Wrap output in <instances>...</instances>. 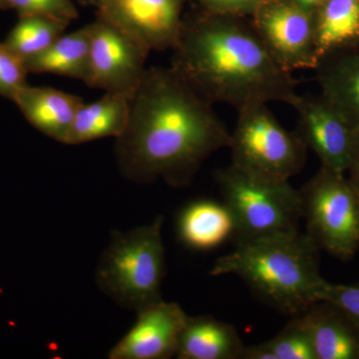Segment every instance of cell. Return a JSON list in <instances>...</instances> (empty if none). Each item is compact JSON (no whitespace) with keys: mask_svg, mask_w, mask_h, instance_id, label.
I'll return each mask as SVG.
<instances>
[{"mask_svg":"<svg viewBox=\"0 0 359 359\" xmlns=\"http://www.w3.org/2000/svg\"><path fill=\"white\" fill-rule=\"evenodd\" d=\"M230 135L211 102L171 67L155 66L132 96L128 124L116 138V160L133 183L161 178L183 188L210 156L228 148Z\"/></svg>","mask_w":359,"mask_h":359,"instance_id":"cell-1","label":"cell"},{"mask_svg":"<svg viewBox=\"0 0 359 359\" xmlns=\"http://www.w3.org/2000/svg\"><path fill=\"white\" fill-rule=\"evenodd\" d=\"M172 68L212 104L238 110L256 103L297 100V81L283 70L242 16L201 11L184 18Z\"/></svg>","mask_w":359,"mask_h":359,"instance_id":"cell-2","label":"cell"},{"mask_svg":"<svg viewBox=\"0 0 359 359\" xmlns=\"http://www.w3.org/2000/svg\"><path fill=\"white\" fill-rule=\"evenodd\" d=\"M320 250L299 231L245 241L217 259L211 275L238 276L259 301L294 318L318 302Z\"/></svg>","mask_w":359,"mask_h":359,"instance_id":"cell-3","label":"cell"},{"mask_svg":"<svg viewBox=\"0 0 359 359\" xmlns=\"http://www.w3.org/2000/svg\"><path fill=\"white\" fill-rule=\"evenodd\" d=\"M163 216L152 224L123 233L114 231L97 266L96 283L123 309L137 313L162 299L166 275Z\"/></svg>","mask_w":359,"mask_h":359,"instance_id":"cell-4","label":"cell"},{"mask_svg":"<svg viewBox=\"0 0 359 359\" xmlns=\"http://www.w3.org/2000/svg\"><path fill=\"white\" fill-rule=\"evenodd\" d=\"M215 180L233 215L237 243L299 231L301 193L289 181L257 178L231 165Z\"/></svg>","mask_w":359,"mask_h":359,"instance_id":"cell-5","label":"cell"},{"mask_svg":"<svg viewBox=\"0 0 359 359\" xmlns=\"http://www.w3.org/2000/svg\"><path fill=\"white\" fill-rule=\"evenodd\" d=\"M238 111L228 148L231 166L269 181H289L306 164L308 148L295 132L283 128L268 104L256 103Z\"/></svg>","mask_w":359,"mask_h":359,"instance_id":"cell-6","label":"cell"},{"mask_svg":"<svg viewBox=\"0 0 359 359\" xmlns=\"http://www.w3.org/2000/svg\"><path fill=\"white\" fill-rule=\"evenodd\" d=\"M306 233L320 250L348 261L359 249V192L344 174L321 166L301 190Z\"/></svg>","mask_w":359,"mask_h":359,"instance_id":"cell-7","label":"cell"},{"mask_svg":"<svg viewBox=\"0 0 359 359\" xmlns=\"http://www.w3.org/2000/svg\"><path fill=\"white\" fill-rule=\"evenodd\" d=\"M316 11L297 0H269L252 16L259 39L283 70L316 69Z\"/></svg>","mask_w":359,"mask_h":359,"instance_id":"cell-8","label":"cell"},{"mask_svg":"<svg viewBox=\"0 0 359 359\" xmlns=\"http://www.w3.org/2000/svg\"><path fill=\"white\" fill-rule=\"evenodd\" d=\"M91 88L132 97L145 74L150 50L109 21L97 16L89 23Z\"/></svg>","mask_w":359,"mask_h":359,"instance_id":"cell-9","label":"cell"},{"mask_svg":"<svg viewBox=\"0 0 359 359\" xmlns=\"http://www.w3.org/2000/svg\"><path fill=\"white\" fill-rule=\"evenodd\" d=\"M297 113L295 133L323 167L346 174L353 161L358 131L323 95H299L292 104Z\"/></svg>","mask_w":359,"mask_h":359,"instance_id":"cell-10","label":"cell"},{"mask_svg":"<svg viewBox=\"0 0 359 359\" xmlns=\"http://www.w3.org/2000/svg\"><path fill=\"white\" fill-rule=\"evenodd\" d=\"M185 0H97V16L150 51L172 50L183 26Z\"/></svg>","mask_w":359,"mask_h":359,"instance_id":"cell-11","label":"cell"},{"mask_svg":"<svg viewBox=\"0 0 359 359\" xmlns=\"http://www.w3.org/2000/svg\"><path fill=\"white\" fill-rule=\"evenodd\" d=\"M136 323L109 353L110 359H168L176 355L188 314L176 302L161 301L137 313Z\"/></svg>","mask_w":359,"mask_h":359,"instance_id":"cell-12","label":"cell"},{"mask_svg":"<svg viewBox=\"0 0 359 359\" xmlns=\"http://www.w3.org/2000/svg\"><path fill=\"white\" fill-rule=\"evenodd\" d=\"M309 334L316 359H359V332L334 304L318 302L297 316Z\"/></svg>","mask_w":359,"mask_h":359,"instance_id":"cell-13","label":"cell"},{"mask_svg":"<svg viewBox=\"0 0 359 359\" xmlns=\"http://www.w3.org/2000/svg\"><path fill=\"white\" fill-rule=\"evenodd\" d=\"M13 103L35 129L53 140L65 144L81 97L49 86L25 87Z\"/></svg>","mask_w":359,"mask_h":359,"instance_id":"cell-14","label":"cell"},{"mask_svg":"<svg viewBox=\"0 0 359 359\" xmlns=\"http://www.w3.org/2000/svg\"><path fill=\"white\" fill-rule=\"evenodd\" d=\"M245 347L233 325L212 316H188L175 356L179 359H242Z\"/></svg>","mask_w":359,"mask_h":359,"instance_id":"cell-15","label":"cell"},{"mask_svg":"<svg viewBox=\"0 0 359 359\" xmlns=\"http://www.w3.org/2000/svg\"><path fill=\"white\" fill-rule=\"evenodd\" d=\"M325 97L359 132V49L330 52L316 67Z\"/></svg>","mask_w":359,"mask_h":359,"instance_id":"cell-16","label":"cell"},{"mask_svg":"<svg viewBox=\"0 0 359 359\" xmlns=\"http://www.w3.org/2000/svg\"><path fill=\"white\" fill-rule=\"evenodd\" d=\"M177 230L180 240L190 249L207 250L235 236L233 215L224 202L198 200L180 212Z\"/></svg>","mask_w":359,"mask_h":359,"instance_id":"cell-17","label":"cell"},{"mask_svg":"<svg viewBox=\"0 0 359 359\" xmlns=\"http://www.w3.org/2000/svg\"><path fill=\"white\" fill-rule=\"evenodd\" d=\"M131 98L105 92L95 102L82 104L73 120L66 145H79L107 137L118 138L128 124Z\"/></svg>","mask_w":359,"mask_h":359,"instance_id":"cell-18","label":"cell"},{"mask_svg":"<svg viewBox=\"0 0 359 359\" xmlns=\"http://www.w3.org/2000/svg\"><path fill=\"white\" fill-rule=\"evenodd\" d=\"M90 27L62 34L37 55L25 61L28 74H54L86 81L89 71Z\"/></svg>","mask_w":359,"mask_h":359,"instance_id":"cell-19","label":"cell"},{"mask_svg":"<svg viewBox=\"0 0 359 359\" xmlns=\"http://www.w3.org/2000/svg\"><path fill=\"white\" fill-rule=\"evenodd\" d=\"M316 30L320 59L353 46L359 40V0H327L316 9Z\"/></svg>","mask_w":359,"mask_h":359,"instance_id":"cell-20","label":"cell"},{"mask_svg":"<svg viewBox=\"0 0 359 359\" xmlns=\"http://www.w3.org/2000/svg\"><path fill=\"white\" fill-rule=\"evenodd\" d=\"M69 23L46 16H21L4 43L23 61L37 55L65 34Z\"/></svg>","mask_w":359,"mask_h":359,"instance_id":"cell-21","label":"cell"},{"mask_svg":"<svg viewBox=\"0 0 359 359\" xmlns=\"http://www.w3.org/2000/svg\"><path fill=\"white\" fill-rule=\"evenodd\" d=\"M266 344L276 359H316L309 334L297 316Z\"/></svg>","mask_w":359,"mask_h":359,"instance_id":"cell-22","label":"cell"},{"mask_svg":"<svg viewBox=\"0 0 359 359\" xmlns=\"http://www.w3.org/2000/svg\"><path fill=\"white\" fill-rule=\"evenodd\" d=\"M25 61L0 42V96L13 101L18 92L27 86Z\"/></svg>","mask_w":359,"mask_h":359,"instance_id":"cell-23","label":"cell"},{"mask_svg":"<svg viewBox=\"0 0 359 359\" xmlns=\"http://www.w3.org/2000/svg\"><path fill=\"white\" fill-rule=\"evenodd\" d=\"M9 2L18 18L46 16L70 23L79 15L72 0H9Z\"/></svg>","mask_w":359,"mask_h":359,"instance_id":"cell-24","label":"cell"},{"mask_svg":"<svg viewBox=\"0 0 359 359\" xmlns=\"http://www.w3.org/2000/svg\"><path fill=\"white\" fill-rule=\"evenodd\" d=\"M318 299L339 308L359 332V283L337 285L325 280L318 290Z\"/></svg>","mask_w":359,"mask_h":359,"instance_id":"cell-25","label":"cell"},{"mask_svg":"<svg viewBox=\"0 0 359 359\" xmlns=\"http://www.w3.org/2000/svg\"><path fill=\"white\" fill-rule=\"evenodd\" d=\"M203 11L219 15L252 16L269 0H196Z\"/></svg>","mask_w":359,"mask_h":359,"instance_id":"cell-26","label":"cell"},{"mask_svg":"<svg viewBox=\"0 0 359 359\" xmlns=\"http://www.w3.org/2000/svg\"><path fill=\"white\" fill-rule=\"evenodd\" d=\"M242 359H276L266 342L256 346H245Z\"/></svg>","mask_w":359,"mask_h":359,"instance_id":"cell-27","label":"cell"},{"mask_svg":"<svg viewBox=\"0 0 359 359\" xmlns=\"http://www.w3.org/2000/svg\"><path fill=\"white\" fill-rule=\"evenodd\" d=\"M347 172L349 173V181L353 183L359 192V132L353 161H351V167Z\"/></svg>","mask_w":359,"mask_h":359,"instance_id":"cell-28","label":"cell"},{"mask_svg":"<svg viewBox=\"0 0 359 359\" xmlns=\"http://www.w3.org/2000/svg\"><path fill=\"white\" fill-rule=\"evenodd\" d=\"M299 4L302 6L306 7V8L311 9V11H316L320 8L327 0H297Z\"/></svg>","mask_w":359,"mask_h":359,"instance_id":"cell-29","label":"cell"},{"mask_svg":"<svg viewBox=\"0 0 359 359\" xmlns=\"http://www.w3.org/2000/svg\"><path fill=\"white\" fill-rule=\"evenodd\" d=\"M8 9H11L9 0H0V11H8Z\"/></svg>","mask_w":359,"mask_h":359,"instance_id":"cell-30","label":"cell"},{"mask_svg":"<svg viewBox=\"0 0 359 359\" xmlns=\"http://www.w3.org/2000/svg\"><path fill=\"white\" fill-rule=\"evenodd\" d=\"M83 6H95L97 0H78Z\"/></svg>","mask_w":359,"mask_h":359,"instance_id":"cell-31","label":"cell"}]
</instances>
